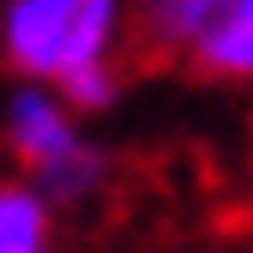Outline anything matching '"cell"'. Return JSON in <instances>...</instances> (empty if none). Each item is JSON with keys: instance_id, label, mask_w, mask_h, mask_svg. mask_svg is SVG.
I'll return each mask as SVG.
<instances>
[{"instance_id": "3", "label": "cell", "mask_w": 253, "mask_h": 253, "mask_svg": "<svg viewBox=\"0 0 253 253\" xmlns=\"http://www.w3.org/2000/svg\"><path fill=\"white\" fill-rule=\"evenodd\" d=\"M187 67L205 79H253V0H217Z\"/></svg>"}, {"instance_id": "1", "label": "cell", "mask_w": 253, "mask_h": 253, "mask_svg": "<svg viewBox=\"0 0 253 253\" xmlns=\"http://www.w3.org/2000/svg\"><path fill=\"white\" fill-rule=\"evenodd\" d=\"M121 24L115 0H18L0 18V48L24 84H42L73 109H109L121 97Z\"/></svg>"}, {"instance_id": "4", "label": "cell", "mask_w": 253, "mask_h": 253, "mask_svg": "<svg viewBox=\"0 0 253 253\" xmlns=\"http://www.w3.org/2000/svg\"><path fill=\"white\" fill-rule=\"evenodd\" d=\"M0 253H54L48 199L30 181H0Z\"/></svg>"}, {"instance_id": "2", "label": "cell", "mask_w": 253, "mask_h": 253, "mask_svg": "<svg viewBox=\"0 0 253 253\" xmlns=\"http://www.w3.org/2000/svg\"><path fill=\"white\" fill-rule=\"evenodd\" d=\"M6 145L30 169V187H37L42 199L73 205L84 193H97V181H103L97 145H84V133L73 126L67 103H60L54 90H42V84H24L6 103Z\"/></svg>"}]
</instances>
